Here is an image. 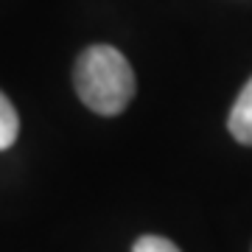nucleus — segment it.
<instances>
[{"label": "nucleus", "instance_id": "1", "mask_svg": "<svg viewBox=\"0 0 252 252\" xmlns=\"http://www.w3.org/2000/svg\"><path fill=\"white\" fill-rule=\"evenodd\" d=\"M79 98L98 115H118L135 95V73L126 56L112 45H90L81 51L73 70Z\"/></svg>", "mask_w": 252, "mask_h": 252}, {"label": "nucleus", "instance_id": "2", "mask_svg": "<svg viewBox=\"0 0 252 252\" xmlns=\"http://www.w3.org/2000/svg\"><path fill=\"white\" fill-rule=\"evenodd\" d=\"M227 126H230V135L238 143L252 146V79L238 93V98L230 109V118H227Z\"/></svg>", "mask_w": 252, "mask_h": 252}, {"label": "nucleus", "instance_id": "3", "mask_svg": "<svg viewBox=\"0 0 252 252\" xmlns=\"http://www.w3.org/2000/svg\"><path fill=\"white\" fill-rule=\"evenodd\" d=\"M20 135V118H17V109L11 104L3 93H0V152L9 149Z\"/></svg>", "mask_w": 252, "mask_h": 252}, {"label": "nucleus", "instance_id": "4", "mask_svg": "<svg viewBox=\"0 0 252 252\" xmlns=\"http://www.w3.org/2000/svg\"><path fill=\"white\" fill-rule=\"evenodd\" d=\"M132 252H180V247L168 238H162V235H143L135 241Z\"/></svg>", "mask_w": 252, "mask_h": 252}]
</instances>
